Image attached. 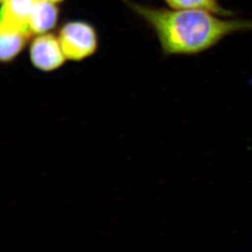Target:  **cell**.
I'll return each mask as SVG.
<instances>
[{
	"label": "cell",
	"instance_id": "obj_1",
	"mask_svg": "<svg viewBox=\"0 0 252 252\" xmlns=\"http://www.w3.org/2000/svg\"><path fill=\"white\" fill-rule=\"evenodd\" d=\"M123 1L155 32L165 56L198 55L228 36L252 31L250 20L223 19L202 10L153 7Z\"/></svg>",
	"mask_w": 252,
	"mask_h": 252
},
{
	"label": "cell",
	"instance_id": "obj_2",
	"mask_svg": "<svg viewBox=\"0 0 252 252\" xmlns=\"http://www.w3.org/2000/svg\"><path fill=\"white\" fill-rule=\"evenodd\" d=\"M58 39L67 60L81 62L94 55L99 47L97 31L93 25L76 20L64 23Z\"/></svg>",
	"mask_w": 252,
	"mask_h": 252
},
{
	"label": "cell",
	"instance_id": "obj_3",
	"mask_svg": "<svg viewBox=\"0 0 252 252\" xmlns=\"http://www.w3.org/2000/svg\"><path fill=\"white\" fill-rule=\"evenodd\" d=\"M29 56L33 66L43 72L55 71L67 60L58 37L52 33L34 37L30 44Z\"/></svg>",
	"mask_w": 252,
	"mask_h": 252
},
{
	"label": "cell",
	"instance_id": "obj_4",
	"mask_svg": "<svg viewBox=\"0 0 252 252\" xmlns=\"http://www.w3.org/2000/svg\"><path fill=\"white\" fill-rule=\"evenodd\" d=\"M35 0H3L1 7L0 30L21 31L32 36L29 18Z\"/></svg>",
	"mask_w": 252,
	"mask_h": 252
},
{
	"label": "cell",
	"instance_id": "obj_5",
	"mask_svg": "<svg viewBox=\"0 0 252 252\" xmlns=\"http://www.w3.org/2000/svg\"><path fill=\"white\" fill-rule=\"evenodd\" d=\"M60 13L57 3L35 0L29 18V30L31 34L50 33L58 24Z\"/></svg>",
	"mask_w": 252,
	"mask_h": 252
},
{
	"label": "cell",
	"instance_id": "obj_6",
	"mask_svg": "<svg viewBox=\"0 0 252 252\" xmlns=\"http://www.w3.org/2000/svg\"><path fill=\"white\" fill-rule=\"evenodd\" d=\"M31 35L21 31L0 30V59L2 63L13 62L24 50Z\"/></svg>",
	"mask_w": 252,
	"mask_h": 252
},
{
	"label": "cell",
	"instance_id": "obj_7",
	"mask_svg": "<svg viewBox=\"0 0 252 252\" xmlns=\"http://www.w3.org/2000/svg\"><path fill=\"white\" fill-rule=\"evenodd\" d=\"M170 8L181 10H202L220 17H233V11L222 6L220 0H162Z\"/></svg>",
	"mask_w": 252,
	"mask_h": 252
},
{
	"label": "cell",
	"instance_id": "obj_8",
	"mask_svg": "<svg viewBox=\"0 0 252 252\" xmlns=\"http://www.w3.org/2000/svg\"><path fill=\"white\" fill-rule=\"evenodd\" d=\"M44 1H48V2H53V3H60V2H64V0H44Z\"/></svg>",
	"mask_w": 252,
	"mask_h": 252
},
{
	"label": "cell",
	"instance_id": "obj_9",
	"mask_svg": "<svg viewBox=\"0 0 252 252\" xmlns=\"http://www.w3.org/2000/svg\"><path fill=\"white\" fill-rule=\"evenodd\" d=\"M2 1H3V0H1V2H2Z\"/></svg>",
	"mask_w": 252,
	"mask_h": 252
}]
</instances>
